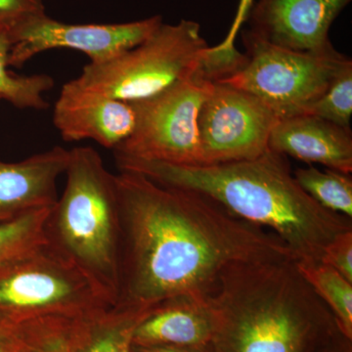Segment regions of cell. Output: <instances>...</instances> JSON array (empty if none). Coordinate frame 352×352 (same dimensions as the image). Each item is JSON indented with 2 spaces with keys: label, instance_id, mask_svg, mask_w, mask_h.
<instances>
[{
  "label": "cell",
  "instance_id": "obj_1",
  "mask_svg": "<svg viewBox=\"0 0 352 352\" xmlns=\"http://www.w3.org/2000/svg\"><path fill=\"white\" fill-rule=\"evenodd\" d=\"M115 179L120 226L117 305L151 309L179 296L208 300L232 266L293 258L275 234L201 194L132 171L120 170Z\"/></svg>",
  "mask_w": 352,
  "mask_h": 352
},
{
  "label": "cell",
  "instance_id": "obj_2",
  "mask_svg": "<svg viewBox=\"0 0 352 352\" xmlns=\"http://www.w3.org/2000/svg\"><path fill=\"white\" fill-rule=\"evenodd\" d=\"M120 170L132 171L164 186L189 190L217 201L231 214L271 230L296 263H321L324 249L352 230L351 219L308 196L285 156L268 150L252 160L198 166L116 157Z\"/></svg>",
  "mask_w": 352,
  "mask_h": 352
},
{
  "label": "cell",
  "instance_id": "obj_3",
  "mask_svg": "<svg viewBox=\"0 0 352 352\" xmlns=\"http://www.w3.org/2000/svg\"><path fill=\"white\" fill-rule=\"evenodd\" d=\"M208 302L210 352H324L342 333L293 258L232 266Z\"/></svg>",
  "mask_w": 352,
  "mask_h": 352
},
{
  "label": "cell",
  "instance_id": "obj_4",
  "mask_svg": "<svg viewBox=\"0 0 352 352\" xmlns=\"http://www.w3.org/2000/svg\"><path fill=\"white\" fill-rule=\"evenodd\" d=\"M66 187L51 208L46 243L75 264L111 305L120 285V226L115 175L91 147L69 150Z\"/></svg>",
  "mask_w": 352,
  "mask_h": 352
},
{
  "label": "cell",
  "instance_id": "obj_5",
  "mask_svg": "<svg viewBox=\"0 0 352 352\" xmlns=\"http://www.w3.org/2000/svg\"><path fill=\"white\" fill-rule=\"evenodd\" d=\"M208 48L198 23H163L135 47L87 65L80 76L65 83L60 96L145 100L200 72Z\"/></svg>",
  "mask_w": 352,
  "mask_h": 352
},
{
  "label": "cell",
  "instance_id": "obj_6",
  "mask_svg": "<svg viewBox=\"0 0 352 352\" xmlns=\"http://www.w3.org/2000/svg\"><path fill=\"white\" fill-rule=\"evenodd\" d=\"M109 305L91 280L47 243L0 264L2 323L76 318Z\"/></svg>",
  "mask_w": 352,
  "mask_h": 352
},
{
  "label": "cell",
  "instance_id": "obj_7",
  "mask_svg": "<svg viewBox=\"0 0 352 352\" xmlns=\"http://www.w3.org/2000/svg\"><path fill=\"white\" fill-rule=\"evenodd\" d=\"M244 66L217 82L254 95L278 120L307 115L312 105L349 60L335 48L325 52H296L243 32Z\"/></svg>",
  "mask_w": 352,
  "mask_h": 352
},
{
  "label": "cell",
  "instance_id": "obj_8",
  "mask_svg": "<svg viewBox=\"0 0 352 352\" xmlns=\"http://www.w3.org/2000/svg\"><path fill=\"white\" fill-rule=\"evenodd\" d=\"M214 82L200 71L150 98L134 102L135 127L113 150L115 156L178 166L201 164L199 112Z\"/></svg>",
  "mask_w": 352,
  "mask_h": 352
},
{
  "label": "cell",
  "instance_id": "obj_9",
  "mask_svg": "<svg viewBox=\"0 0 352 352\" xmlns=\"http://www.w3.org/2000/svg\"><path fill=\"white\" fill-rule=\"evenodd\" d=\"M278 118L254 95L214 82L199 112L201 164L256 159L270 150Z\"/></svg>",
  "mask_w": 352,
  "mask_h": 352
},
{
  "label": "cell",
  "instance_id": "obj_10",
  "mask_svg": "<svg viewBox=\"0 0 352 352\" xmlns=\"http://www.w3.org/2000/svg\"><path fill=\"white\" fill-rule=\"evenodd\" d=\"M163 24L161 16L122 24H67L46 14L36 16L9 32V67H22L44 51L68 48L80 51L98 64L143 43Z\"/></svg>",
  "mask_w": 352,
  "mask_h": 352
},
{
  "label": "cell",
  "instance_id": "obj_11",
  "mask_svg": "<svg viewBox=\"0 0 352 352\" xmlns=\"http://www.w3.org/2000/svg\"><path fill=\"white\" fill-rule=\"evenodd\" d=\"M351 0H258L249 18L252 34L296 52L333 48L329 30Z\"/></svg>",
  "mask_w": 352,
  "mask_h": 352
},
{
  "label": "cell",
  "instance_id": "obj_12",
  "mask_svg": "<svg viewBox=\"0 0 352 352\" xmlns=\"http://www.w3.org/2000/svg\"><path fill=\"white\" fill-rule=\"evenodd\" d=\"M69 160V150L58 146L17 163L0 161V223L54 205Z\"/></svg>",
  "mask_w": 352,
  "mask_h": 352
},
{
  "label": "cell",
  "instance_id": "obj_13",
  "mask_svg": "<svg viewBox=\"0 0 352 352\" xmlns=\"http://www.w3.org/2000/svg\"><path fill=\"white\" fill-rule=\"evenodd\" d=\"M270 149L307 163L349 175L352 171L351 129L312 115L279 120L271 131Z\"/></svg>",
  "mask_w": 352,
  "mask_h": 352
},
{
  "label": "cell",
  "instance_id": "obj_14",
  "mask_svg": "<svg viewBox=\"0 0 352 352\" xmlns=\"http://www.w3.org/2000/svg\"><path fill=\"white\" fill-rule=\"evenodd\" d=\"M53 122L66 141L91 139L115 150L133 132L136 111L133 103L117 99L59 96Z\"/></svg>",
  "mask_w": 352,
  "mask_h": 352
},
{
  "label": "cell",
  "instance_id": "obj_15",
  "mask_svg": "<svg viewBox=\"0 0 352 352\" xmlns=\"http://www.w3.org/2000/svg\"><path fill=\"white\" fill-rule=\"evenodd\" d=\"M214 329L208 300L179 296L152 307L134 330L132 344L205 346L212 342Z\"/></svg>",
  "mask_w": 352,
  "mask_h": 352
},
{
  "label": "cell",
  "instance_id": "obj_16",
  "mask_svg": "<svg viewBox=\"0 0 352 352\" xmlns=\"http://www.w3.org/2000/svg\"><path fill=\"white\" fill-rule=\"evenodd\" d=\"M150 309L118 303L74 321L69 352H131L134 330Z\"/></svg>",
  "mask_w": 352,
  "mask_h": 352
},
{
  "label": "cell",
  "instance_id": "obj_17",
  "mask_svg": "<svg viewBox=\"0 0 352 352\" xmlns=\"http://www.w3.org/2000/svg\"><path fill=\"white\" fill-rule=\"evenodd\" d=\"M316 295L330 308L340 332L352 340V282L322 263H296Z\"/></svg>",
  "mask_w": 352,
  "mask_h": 352
},
{
  "label": "cell",
  "instance_id": "obj_18",
  "mask_svg": "<svg viewBox=\"0 0 352 352\" xmlns=\"http://www.w3.org/2000/svg\"><path fill=\"white\" fill-rule=\"evenodd\" d=\"M11 41L9 32L0 31V99L19 109L46 110L50 104L44 94L54 87L48 75L16 76L8 71Z\"/></svg>",
  "mask_w": 352,
  "mask_h": 352
},
{
  "label": "cell",
  "instance_id": "obj_19",
  "mask_svg": "<svg viewBox=\"0 0 352 352\" xmlns=\"http://www.w3.org/2000/svg\"><path fill=\"white\" fill-rule=\"evenodd\" d=\"M303 191L322 208L352 219V179L340 171L320 170L314 166L294 173Z\"/></svg>",
  "mask_w": 352,
  "mask_h": 352
},
{
  "label": "cell",
  "instance_id": "obj_20",
  "mask_svg": "<svg viewBox=\"0 0 352 352\" xmlns=\"http://www.w3.org/2000/svg\"><path fill=\"white\" fill-rule=\"evenodd\" d=\"M53 206L0 223V264L46 243L44 227Z\"/></svg>",
  "mask_w": 352,
  "mask_h": 352
},
{
  "label": "cell",
  "instance_id": "obj_21",
  "mask_svg": "<svg viewBox=\"0 0 352 352\" xmlns=\"http://www.w3.org/2000/svg\"><path fill=\"white\" fill-rule=\"evenodd\" d=\"M307 115L315 116L342 129H351L352 116V62L347 60Z\"/></svg>",
  "mask_w": 352,
  "mask_h": 352
},
{
  "label": "cell",
  "instance_id": "obj_22",
  "mask_svg": "<svg viewBox=\"0 0 352 352\" xmlns=\"http://www.w3.org/2000/svg\"><path fill=\"white\" fill-rule=\"evenodd\" d=\"M43 14V0H0V31L10 32L25 21Z\"/></svg>",
  "mask_w": 352,
  "mask_h": 352
},
{
  "label": "cell",
  "instance_id": "obj_23",
  "mask_svg": "<svg viewBox=\"0 0 352 352\" xmlns=\"http://www.w3.org/2000/svg\"><path fill=\"white\" fill-rule=\"evenodd\" d=\"M321 263L352 282V230L338 234L324 249Z\"/></svg>",
  "mask_w": 352,
  "mask_h": 352
},
{
  "label": "cell",
  "instance_id": "obj_24",
  "mask_svg": "<svg viewBox=\"0 0 352 352\" xmlns=\"http://www.w3.org/2000/svg\"><path fill=\"white\" fill-rule=\"evenodd\" d=\"M0 352H32L10 326L0 322Z\"/></svg>",
  "mask_w": 352,
  "mask_h": 352
},
{
  "label": "cell",
  "instance_id": "obj_25",
  "mask_svg": "<svg viewBox=\"0 0 352 352\" xmlns=\"http://www.w3.org/2000/svg\"><path fill=\"white\" fill-rule=\"evenodd\" d=\"M131 352H210V346H173V344H131Z\"/></svg>",
  "mask_w": 352,
  "mask_h": 352
},
{
  "label": "cell",
  "instance_id": "obj_26",
  "mask_svg": "<svg viewBox=\"0 0 352 352\" xmlns=\"http://www.w3.org/2000/svg\"><path fill=\"white\" fill-rule=\"evenodd\" d=\"M324 352H352V340L347 339L344 333H340Z\"/></svg>",
  "mask_w": 352,
  "mask_h": 352
},
{
  "label": "cell",
  "instance_id": "obj_27",
  "mask_svg": "<svg viewBox=\"0 0 352 352\" xmlns=\"http://www.w3.org/2000/svg\"><path fill=\"white\" fill-rule=\"evenodd\" d=\"M0 100H1V99H0Z\"/></svg>",
  "mask_w": 352,
  "mask_h": 352
}]
</instances>
